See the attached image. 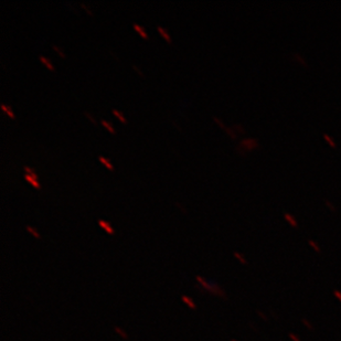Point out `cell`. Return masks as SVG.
Wrapping results in <instances>:
<instances>
[{"instance_id":"obj_1","label":"cell","mask_w":341,"mask_h":341,"mask_svg":"<svg viewBox=\"0 0 341 341\" xmlns=\"http://www.w3.org/2000/svg\"><path fill=\"white\" fill-rule=\"evenodd\" d=\"M284 219H285V221L287 222L290 226H292V228H297V226H298V222H297L296 217H294L292 214L284 213Z\"/></svg>"},{"instance_id":"obj_17","label":"cell","mask_w":341,"mask_h":341,"mask_svg":"<svg viewBox=\"0 0 341 341\" xmlns=\"http://www.w3.org/2000/svg\"><path fill=\"white\" fill-rule=\"evenodd\" d=\"M234 256H235L236 259H239V261H240L242 264H246V261H245V259L242 257V255H241V254H239V253H236V252H235V253H234Z\"/></svg>"},{"instance_id":"obj_2","label":"cell","mask_w":341,"mask_h":341,"mask_svg":"<svg viewBox=\"0 0 341 341\" xmlns=\"http://www.w3.org/2000/svg\"><path fill=\"white\" fill-rule=\"evenodd\" d=\"M323 139L326 140L327 144H328V145H329L330 147H332V148H336V147H337V143L334 141V139L332 138V137H330V136L328 135V134H326V133H323Z\"/></svg>"},{"instance_id":"obj_18","label":"cell","mask_w":341,"mask_h":341,"mask_svg":"<svg viewBox=\"0 0 341 341\" xmlns=\"http://www.w3.org/2000/svg\"><path fill=\"white\" fill-rule=\"evenodd\" d=\"M23 170L26 171V173H28V175H30V176H32V177H33V178H37V177H35V175H34V172H33V171H32V170H31L30 168H28V167H23Z\"/></svg>"},{"instance_id":"obj_10","label":"cell","mask_w":341,"mask_h":341,"mask_svg":"<svg viewBox=\"0 0 341 341\" xmlns=\"http://www.w3.org/2000/svg\"><path fill=\"white\" fill-rule=\"evenodd\" d=\"M325 204H326V206L328 208V209H329L330 211H332V212L337 211V206L334 205V204L331 202V201H329V200H325Z\"/></svg>"},{"instance_id":"obj_7","label":"cell","mask_w":341,"mask_h":341,"mask_svg":"<svg viewBox=\"0 0 341 341\" xmlns=\"http://www.w3.org/2000/svg\"><path fill=\"white\" fill-rule=\"evenodd\" d=\"M157 29H158V31H159V32H160V33L162 34V37L165 38L166 40H167V41L169 42V43H171V39H170V37H169L168 34H167V32H166L165 30H164V29H162L161 27L160 26H157Z\"/></svg>"},{"instance_id":"obj_11","label":"cell","mask_w":341,"mask_h":341,"mask_svg":"<svg viewBox=\"0 0 341 341\" xmlns=\"http://www.w3.org/2000/svg\"><path fill=\"white\" fill-rule=\"evenodd\" d=\"M112 112H113V114H114V115H115V116H116V117H118V118H119V120H120V122H123V123H125V122H126V119H125V117H124V116H122V114H120V113L118 112V110H117V109L113 108V109H112Z\"/></svg>"},{"instance_id":"obj_24","label":"cell","mask_w":341,"mask_h":341,"mask_svg":"<svg viewBox=\"0 0 341 341\" xmlns=\"http://www.w3.org/2000/svg\"><path fill=\"white\" fill-rule=\"evenodd\" d=\"M81 6H82L83 8H85V10H86V11L88 12V13H91V11H90V10H88V8H87L86 6H85V4H81Z\"/></svg>"},{"instance_id":"obj_5","label":"cell","mask_w":341,"mask_h":341,"mask_svg":"<svg viewBox=\"0 0 341 341\" xmlns=\"http://www.w3.org/2000/svg\"><path fill=\"white\" fill-rule=\"evenodd\" d=\"M294 57H295V60H296L297 62H298V63L303 64V65H305V66H307V65H308V63H307V61H306V59H305L304 56L300 55L299 53H295V54H294Z\"/></svg>"},{"instance_id":"obj_6","label":"cell","mask_w":341,"mask_h":341,"mask_svg":"<svg viewBox=\"0 0 341 341\" xmlns=\"http://www.w3.org/2000/svg\"><path fill=\"white\" fill-rule=\"evenodd\" d=\"M133 27L135 28V30L138 31L139 33H140V35H141V37L145 38V39H147V34H146V32H145V30H144V29H143V28H141V27L138 26L137 23H133Z\"/></svg>"},{"instance_id":"obj_4","label":"cell","mask_w":341,"mask_h":341,"mask_svg":"<svg viewBox=\"0 0 341 341\" xmlns=\"http://www.w3.org/2000/svg\"><path fill=\"white\" fill-rule=\"evenodd\" d=\"M24 179L27 180V181H29V182H30L31 184H32V186H33L34 188H37V189H39V184H38V182H37V180H35V178H33V177L32 176H30V175H28V173H26V175H24Z\"/></svg>"},{"instance_id":"obj_22","label":"cell","mask_w":341,"mask_h":341,"mask_svg":"<svg viewBox=\"0 0 341 341\" xmlns=\"http://www.w3.org/2000/svg\"><path fill=\"white\" fill-rule=\"evenodd\" d=\"M84 114H85V115H86V116L88 117V118H90L91 120H92V123H95V120H94L93 118L91 117V115H90V114H88V113H87V112H84Z\"/></svg>"},{"instance_id":"obj_14","label":"cell","mask_w":341,"mask_h":341,"mask_svg":"<svg viewBox=\"0 0 341 341\" xmlns=\"http://www.w3.org/2000/svg\"><path fill=\"white\" fill-rule=\"evenodd\" d=\"M0 106H1V108L4 109V112L7 113V114H8V115H9V116L11 117V118H13V114H12V112H11V110H10V108H8L7 106L4 105V104H1V105H0Z\"/></svg>"},{"instance_id":"obj_12","label":"cell","mask_w":341,"mask_h":341,"mask_svg":"<svg viewBox=\"0 0 341 341\" xmlns=\"http://www.w3.org/2000/svg\"><path fill=\"white\" fill-rule=\"evenodd\" d=\"M98 159H99V161H101L102 164H104V165H105L106 167H107V168L109 169V170H113V167H112V165H110V164H109V162L107 161V160H106L105 158H104V157H102V156H98Z\"/></svg>"},{"instance_id":"obj_15","label":"cell","mask_w":341,"mask_h":341,"mask_svg":"<svg viewBox=\"0 0 341 341\" xmlns=\"http://www.w3.org/2000/svg\"><path fill=\"white\" fill-rule=\"evenodd\" d=\"M101 123H102V124H103V126H105V127L107 128V129H108V130L110 131V133H114V129H113V128H112V126H110V125H109L108 123H107V122H106V120H104V119H101Z\"/></svg>"},{"instance_id":"obj_13","label":"cell","mask_w":341,"mask_h":341,"mask_svg":"<svg viewBox=\"0 0 341 341\" xmlns=\"http://www.w3.org/2000/svg\"><path fill=\"white\" fill-rule=\"evenodd\" d=\"M182 299H183V301H184V303H187V304L189 305V306H190V308H192V309H195V305L193 304V303H192L191 300L189 299V298H188V297L183 296V297H182Z\"/></svg>"},{"instance_id":"obj_23","label":"cell","mask_w":341,"mask_h":341,"mask_svg":"<svg viewBox=\"0 0 341 341\" xmlns=\"http://www.w3.org/2000/svg\"><path fill=\"white\" fill-rule=\"evenodd\" d=\"M115 329H116V331H117V332H119L120 334H124V337H125V338H127V336H126V334H123V331H120V330L118 329V328H115Z\"/></svg>"},{"instance_id":"obj_9","label":"cell","mask_w":341,"mask_h":341,"mask_svg":"<svg viewBox=\"0 0 341 341\" xmlns=\"http://www.w3.org/2000/svg\"><path fill=\"white\" fill-rule=\"evenodd\" d=\"M39 59H40V60L42 61V63L45 64V65H46V66H48V68H49L50 70H53V65H52V64H51V63H50L49 60H48L46 57H44V56H43V55H39Z\"/></svg>"},{"instance_id":"obj_19","label":"cell","mask_w":341,"mask_h":341,"mask_svg":"<svg viewBox=\"0 0 341 341\" xmlns=\"http://www.w3.org/2000/svg\"><path fill=\"white\" fill-rule=\"evenodd\" d=\"M289 338H290V340H292V341H301L299 339V338L297 337L296 334H289Z\"/></svg>"},{"instance_id":"obj_16","label":"cell","mask_w":341,"mask_h":341,"mask_svg":"<svg viewBox=\"0 0 341 341\" xmlns=\"http://www.w3.org/2000/svg\"><path fill=\"white\" fill-rule=\"evenodd\" d=\"M26 229L28 230V231H29V232H30L31 234H32V235L35 236L37 239H39V237H40V235H39V234H38V233L35 232V231H34V230L32 229V228H30V226H26Z\"/></svg>"},{"instance_id":"obj_8","label":"cell","mask_w":341,"mask_h":341,"mask_svg":"<svg viewBox=\"0 0 341 341\" xmlns=\"http://www.w3.org/2000/svg\"><path fill=\"white\" fill-rule=\"evenodd\" d=\"M308 244H309V246H310V247L312 248V250H314L315 252H320V247H319V245L316 243L315 241L309 240V241H308Z\"/></svg>"},{"instance_id":"obj_20","label":"cell","mask_w":341,"mask_h":341,"mask_svg":"<svg viewBox=\"0 0 341 341\" xmlns=\"http://www.w3.org/2000/svg\"><path fill=\"white\" fill-rule=\"evenodd\" d=\"M334 296H336V297H337L338 299H339V301H340V303H341V292H339V290H334Z\"/></svg>"},{"instance_id":"obj_3","label":"cell","mask_w":341,"mask_h":341,"mask_svg":"<svg viewBox=\"0 0 341 341\" xmlns=\"http://www.w3.org/2000/svg\"><path fill=\"white\" fill-rule=\"evenodd\" d=\"M98 224H99V226H102L103 229L105 230L106 232L109 233V234H113V233H114L113 229H112V228H110V226H109V224H108V223H107V222L103 221V220H99V221H98Z\"/></svg>"},{"instance_id":"obj_21","label":"cell","mask_w":341,"mask_h":341,"mask_svg":"<svg viewBox=\"0 0 341 341\" xmlns=\"http://www.w3.org/2000/svg\"><path fill=\"white\" fill-rule=\"evenodd\" d=\"M52 48H53V49H55V50H56V52H57V53H59V54H60V55H62V56H64V54H63V52H62V51H61V50H60V49H59V48H56V46H55V45H54V44H52Z\"/></svg>"},{"instance_id":"obj_25","label":"cell","mask_w":341,"mask_h":341,"mask_svg":"<svg viewBox=\"0 0 341 341\" xmlns=\"http://www.w3.org/2000/svg\"><path fill=\"white\" fill-rule=\"evenodd\" d=\"M232 341H235V340H232Z\"/></svg>"}]
</instances>
